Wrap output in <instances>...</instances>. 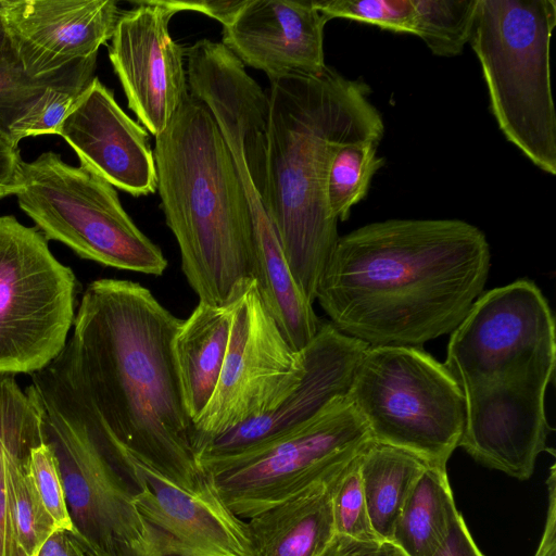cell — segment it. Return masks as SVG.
<instances>
[{"instance_id":"24","label":"cell","mask_w":556,"mask_h":556,"mask_svg":"<svg viewBox=\"0 0 556 556\" xmlns=\"http://www.w3.org/2000/svg\"><path fill=\"white\" fill-rule=\"evenodd\" d=\"M375 139H356L342 143L333 153L326 181V199L338 222L350 217L351 208L367 194L370 181L383 166Z\"/></svg>"},{"instance_id":"19","label":"cell","mask_w":556,"mask_h":556,"mask_svg":"<svg viewBox=\"0 0 556 556\" xmlns=\"http://www.w3.org/2000/svg\"><path fill=\"white\" fill-rule=\"evenodd\" d=\"M344 469L248 518L252 556H319L336 536L332 492Z\"/></svg>"},{"instance_id":"36","label":"cell","mask_w":556,"mask_h":556,"mask_svg":"<svg viewBox=\"0 0 556 556\" xmlns=\"http://www.w3.org/2000/svg\"><path fill=\"white\" fill-rule=\"evenodd\" d=\"M15 52L11 42V39L9 37L3 13H2V7H1V0H0V62L15 59Z\"/></svg>"},{"instance_id":"30","label":"cell","mask_w":556,"mask_h":556,"mask_svg":"<svg viewBox=\"0 0 556 556\" xmlns=\"http://www.w3.org/2000/svg\"><path fill=\"white\" fill-rule=\"evenodd\" d=\"M162 3L175 14L180 11H194L203 13L212 18L217 20L223 26H228L237 13L244 5L245 1L240 0H202V1H179V0H161Z\"/></svg>"},{"instance_id":"20","label":"cell","mask_w":556,"mask_h":556,"mask_svg":"<svg viewBox=\"0 0 556 556\" xmlns=\"http://www.w3.org/2000/svg\"><path fill=\"white\" fill-rule=\"evenodd\" d=\"M231 302H199L177 329L172 348L187 410L194 422L210 402L227 352Z\"/></svg>"},{"instance_id":"8","label":"cell","mask_w":556,"mask_h":556,"mask_svg":"<svg viewBox=\"0 0 556 556\" xmlns=\"http://www.w3.org/2000/svg\"><path fill=\"white\" fill-rule=\"evenodd\" d=\"M348 399L375 442L446 467L463 435L464 396L444 365L419 346H368Z\"/></svg>"},{"instance_id":"2","label":"cell","mask_w":556,"mask_h":556,"mask_svg":"<svg viewBox=\"0 0 556 556\" xmlns=\"http://www.w3.org/2000/svg\"><path fill=\"white\" fill-rule=\"evenodd\" d=\"M490 261L485 235L465 220L375 222L339 237L315 301L369 346H420L462 323Z\"/></svg>"},{"instance_id":"27","label":"cell","mask_w":556,"mask_h":556,"mask_svg":"<svg viewBox=\"0 0 556 556\" xmlns=\"http://www.w3.org/2000/svg\"><path fill=\"white\" fill-rule=\"evenodd\" d=\"M359 455L340 475L332 492L336 534L363 542L381 541L370 523L359 473Z\"/></svg>"},{"instance_id":"14","label":"cell","mask_w":556,"mask_h":556,"mask_svg":"<svg viewBox=\"0 0 556 556\" xmlns=\"http://www.w3.org/2000/svg\"><path fill=\"white\" fill-rule=\"evenodd\" d=\"M130 457L151 556H252L245 522L213 488L191 492Z\"/></svg>"},{"instance_id":"31","label":"cell","mask_w":556,"mask_h":556,"mask_svg":"<svg viewBox=\"0 0 556 556\" xmlns=\"http://www.w3.org/2000/svg\"><path fill=\"white\" fill-rule=\"evenodd\" d=\"M391 542H363L336 534L319 556H402Z\"/></svg>"},{"instance_id":"5","label":"cell","mask_w":556,"mask_h":556,"mask_svg":"<svg viewBox=\"0 0 556 556\" xmlns=\"http://www.w3.org/2000/svg\"><path fill=\"white\" fill-rule=\"evenodd\" d=\"M156 190L199 302L225 305L253 279L250 205L208 109L190 97L155 137Z\"/></svg>"},{"instance_id":"13","label":"cell","mask_w":556,"mask_h":556,"mask_svg":"<svg viewBox=\"0 0 556 556\" xmlns=\"http://www.w3.org/2000/svg\"><path fill=\"white\" fill-rule=\"evenodd\" d=\"M174 14L161 0L136 1L121 14L109 49L129 109L154 137L190 97L185 50L168 29Z\"/></svg>"},{"instance_id":"1","label":"cell","mask_w":556,"mask_h":556,"mask_svg":"<svg viewBox=\"0 0 556 556\" xmlns=\"http://www.w3.org/2000/svg\"><path fill=\"white\" fill-rule=\"evenodd\" d=\"M181 321L138 282L94 280L64 350L39 372L135 459L205 492L172 348Z\"/></svg>"},{"instance_id":"23","label":"cell","mask_w":556,"mask_h":556,"mask_svg":"<svg viewBox=\"0 0 556 556\" xmlns=\"http://www.w3.org/2000/svg\"><path fill=\"white\" fill-rule=\"evenodd\" d=\"M80 61L39 77L28 75L17 58L0 62V132L16 144L26 138L49 90L64 80Z\"/></svg>"},{"instance_id":"15","label":"cell","mask_w":556,"mask_h":556,"mask_svg":"<svg viewBox=\"0 0 556 556\" xmlns=\"http://www.w3.org/2000/svg\"><path fill=\"white\" fill-rule=\"evenodd\" d=\"M368 344L321 321L302 350L304 371L294 390L269 414L250 420L207 442L199 463L218 459L275 439L315 417L332 401L348 396Z\"/></svg>"},{"instance_id":"29","label":"cell","mask_w":556,"mask_h":556,"mask_svg":"<svg viewBox=\"0 0 556 556\" xmlns=\"http://www.w3.org/2000/svg\"><path fill=\"white\" fill-rule=\"evenodd\" d=\"M5 399L3 378L0 376V556H12L15 534L7 491L5 476Z\"/></svg>"},{"instance_id":"34","label":"cell","mask_w":556,"mask_h":556,"mask_svg":"<svg viewBox=\"0 0 556 556\" xmlns=\"http://www.w3.org/2000/svg\"><path fill=\"white\" fill-rule=\"evenodd\" d=\"M35 556H89L73 530L56 528Z\"/></svg>"},{"instance_id":"7","label":"cell","mask_w":556,"mask_h":556,"mask_svg":"<svg viewBox=\"0 0 556 556\" xmlns=\"http://www.w3.org/2000/svg\"><path fill=\"white\" fill-rule=\"evenodd\" d=\"M45 441L58 460L73 532L89 556H151L135 505L130 455L46 383L31 379Z\"/></svg>"},{"instance_id":"3","label":"cell","mask_w":556,"mask_h":556,"mask_svg":"<svg viewBox=\"0 0 556 556\" xmlns=\"http://www.w3.org/2000/svg\"><path fill=\"white\" fill-rule=\"evenodd\" d=\"M555 319L541 289L518 279L482 293L450 333L446 370L465 401L459 446L518 480L547 450L545 393L556 364Z\"/></svg>"},{"instance_id":"38","label":"cell","mask_w":556,"mask_h":556,"mask_svg":"<svg viewBox=\"0 0 556 556\" xmlns=\"http://www.w3.org/2000/svg\"><path fill=\"white\" fill-rule=\"evenodd\" d=\"M402 556H404V555H402Z\"/></svg>"},{"instance_id":"32","label":"cell","mask_w":556,"mask_h":556,"mask_svg":"<svg viewBox=\"0 0 556 556\" xmlns=\"http://www.w3.org/2000/svg\"><path fill=\"white\" fill-rule=\"evenodd\" d=\"M22 162L18 144L0 132V199L20 190Z\"/></svg>"},{"instance_id":"9","label":"cell","mask_w":556,"mask_h":556,"mask_svg":"<svg viewBox=\"0 0 556 556\" xmlns=\"http://www.w3.org/2000/svg\"><path fill=\"white\" fill-rule=\"evenodd\" d=\"M18 205L47 240L101 265L161 276L167 261L132 222L114 187L52 151L22 162Z\"/></svg>"},{"instance_id":"28","label":"cell","mask_w":556,"mask_h":556,"mask_svg":"<svg viewBox=\"0 0 556 556\" xmlns=\"http://www.w3.org/2000/svg\"><path fill=\"white\" fill-rule=\"evenodd\" d=\"M28 472L43 507L56 528L73 530L58 460L45 439L29 452Z\"/></svg>"},{"instance_id":"12","label":"cell","mask_w":556,"mask_h":556,"mask_svg":"<svg viewBox=\"0 0 556 556\" xmlns=\"http://www.w3.org/2000/svg\"><path fill=\"white\" fill-rule=\"evenodd\" d=\"M216 389L193 422L197 454L211 440L276 409L300 382L302 351L287 341L267 312L254 279L237 287Z\"/></svg>"},{"instance_id":"6","label":"cell","mask_w":556,"mask_h":556,"mask_svg":"<svg viewBox=\"0 0 556 556\" xmlns=\"http://www.w3.org/2000/svg\"><path fill=\"white\" fill-rule=\"evenodd\" d=\"M555 25V0H478L469 40L500 130L552 176L556 112L549 48Z\"/></svg>"},{"instance_id":"22","label":"cell","mask_w":556,"mask_h":556,"mask_svg":"<svg viewBox=\"0 0 556 556\" xmlns=\"http://www.w3.org/2000/svg\"><path fill=\"white\" fill-rule=\"evenodd\" d=\"M427 465L407 451L374 440L361 453L362 486L379 540L390 542L400 511Z\"/></svg>"},{"instance_id":"11","label":"cell","mask_w":556,"mask_h":556,"mask_svg":"<svg viewBox=\"0 0 556 556\" xmlns=\"http://www.w3.org/2000/svg\"><path fill=\"white\" fill-rule=\"evenodd\" d=\"M77 280L36 228L0 216V376L35 374L64 350Z\"/></svg>"},{"instance_id":"35","label":"cell","mask_w":556,"mask_h":556,"mask_svg":"<svg viewBox=\"0 0 556 556\" xmlns=\"http://www.w3.org/2000/svg\"><path fill=\"white\" fill-rule=\"evenodd\" d=\"M548 508L544 531L534 556H556V471L551 467L547 478Z\"/></svg>"},{"instance_id":"21","label":"cell","mask_w":556,"mask_h":556,"mask_svg":"<svg viewBox=\"0 0 556 556\" xmlns=\"http://www.w3.org/2000/svg\"><path fill=\"white\" fill-rule=\"evenodd\" d=\"M446 467L427 465L395 521L390 542L404 556H435L459 514Z\"/></svg>"},{"instance_id":"4","label":"cell","mask_w":556,"mask_h":556,"mask_svg":"<svg viewBox=\"0 0 556 556\" xmlns=\"http://www.w3.org/2000/svg\"><path fill=\"white\" fill-rule=\"evenodd\" d=\"M269 81L264 204L295 281L314 303L340 237L326 199L331 157L344 142L380 141L384 123L369 86L329 66Z\"/></svg>"},{"instance_id":"26","label":"cell","mask_w":556,"mask_h":556,"mask_svg":"<svg viewBox=\"0 0 556 556\" xmlns=\"http://www.w3.org/2000/svg\"><path fill=\"white\" fill-rule=\"evenodd\" d=\"M314 5L328 21L344 18L415 35L414 0H319Z\"/></svg>"},{"instance_id":"33","label":"cell","mask_w":556,"mask_h":556,"mask_svg":"<svg viewBox=\"0 0 556 556\" xmlns=\"http://www.w3.org/2000/svg\"><path fill=\"white\" fill-rule=\"evenodd\" d=\"M435 556H484L476 545L460 513Z\"/></svg>"},{"instance_id":"25","label":"cell","mask_w":556,"mask_h":556,"mask_svg":"<svg viewBox=\"0 0 556 556\" xmlns=\"http://www.w3.org/2000/svg\"><path fill=\"white\" fill-rule=\"evenodd\" d=\"M415 36L437 56L462 54L470 40L478 0H414Z\"/></svg>"},{"instance_id":"37","label":"cell","mask_w":556,"mask_h":556,"mask_svg":"<svg viewBox=\"0 0 556 556\" xmlns=\"http://www.w3.org/2000/svg\"><path fill=\"white\" fill-rule=\"evenodd\" d=\"M12 556H30V555H28L15 541Z\"/></svg>"},{"instance_id":"10","label":"cell","mask_w":556,"mask_h":556,"mask_svg":"<svg viewBox=\"0 0 556 556\" xmlns=\"http://www.w3.org/2000/svg\"><path fill=\"white\" fill-rule=\"evenodd\" d=\"M371 441L344 396L275 439L201 467L222 502L248 519L344 469Z\"/></svg>"},{"instance_id":"16","label":"cell","mask_w":556,"mask_h":556,"mask_svg":"<svg viewBox=\"0 0 556 556\" xmlns=\"http://www.w3.org/2000/svg\"><path fill=\"white\" fill-rule=\"evenodd\" d=\"M15 55L33 76L98 54L121 16L114 0H1Z\"/></svg>"},{"instance_id":"18","label":"cell","mask_w":556,"mask_h":556,"mask_svg":"<svg viewBox=\"0 0 556 556\" xmlns=\"http://www.w3.org/2000/svg\"><path fill=\"white\" fill-rule=\"evenodd\" d=\"M328 22L314 1L247 0L223 28L222 43L269 80L288 74L318 75L327 67Z\"/></svg>"},{"instance_id":"17","label":"cell","mask_w":556,"mask_h":556,"mask_svg":"<svg viewBox=\"0 0 556 556\" xmlns=\"http://www.w3.org/2000/svg\"><path fill=\"white\" fill-rule=\"evenodd\" d=\"M58 135L80 165L134 197L156 191L148 131L130 118L113 92L94 77L62 122Z\"/></svg>"}]
</instances>
